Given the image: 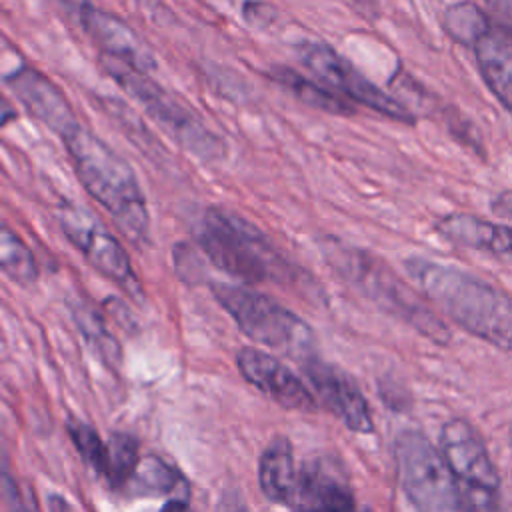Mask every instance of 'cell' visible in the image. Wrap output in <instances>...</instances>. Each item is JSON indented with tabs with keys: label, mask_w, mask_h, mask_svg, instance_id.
Wrapping results in <instances>:
<instances>
[{
	"label": "cell",
	"mask_w": 512,
	"mask_h": 512,
	"mask_svg": "<svg viewBox=\"0 0 512 512\" xmlns=\"http://www.w3.org/2000/svg\"><path fill=\"white\" fill-rule=\"evenodd\" d=\"M320 248L330 268L382 310L408 322L420 334L438 344H446L450 340L446 324L426 306L418 292H414L390 266H386V262L368 250L344 244L336 238H322Z\"/></svg>",
	"instance_id": "cell-3"
},
{
	"label": "cell",
	"mask_w": 512,
	"mask_h": 512,
	"mask_svg": "<svg viewBox=\"0 0 512 512\" xmlns=\"http://www.w3.org/2000/svg\"><path fill=\"white\" fill-rule=\"evenodd\" d=\"M436 232L460 248L486 252L512 264V226L482 220L472 214H448L436 222Z\"/></svg>",
	"instance_id": "cell-16"
},
{
	"label": "cell",
	"mask_w": 512,
	"mask_h": 512,
	"mask_svg": "<svg viewBox=\"0 0 512 512\" xmlns=\"http://www.w3.org/2000/svg\"><path fill=\"white\" fill-rule=\"evenodd\" d=\"M76 322L82 330V334L86 336V340L94 346V350L108 362L114 364L120 358V346L114 340V336L108 332L102 316L98 312H94L92 308H88L86 304L76 306Z\"/></svg>",
	"instance_id": "cell-22"
},
{
	"label": "cell",
	"mask_w": 512,
	"mask_h": 512,
	"mask_svg": "<svg viewBox=\"0 0 512 512\" xmlns=\"http://www.w3.org/2000/svg\"><path fill=\"white\" fill-rule=\"evenodd\" d=\"M68 432L70 438L74 442V446L78 448L80 456L100 474L106 472V444L100 440V436L96 434V430L84 422H68Z\"/></svg>",
	"instance_id": "cell-23"
},
{
	"label": "cell",
	"mask_w": 512,
	"mask_h": 512,
	"mask_svg": "<svg viewBox=\"0 0 512 512\" xmlns=\"http://www.w3.org/2000/svg\"><path fill=\"white\" fill-rule=\"evenodd\" d=\"M196 238L214 266L242 282L256 284L292 276L290 262L268 236L228 208H206L196 226Z\"/></svg>",
	"instance_id": "cell-4"
},
{
	"label": "cell",
	"mask_w": 512,
	"mask_h": 512,
	"mask_svg": "<svg viewBox=\"0 0 512 512\" xmlns=\"http://www.w3.org/2000/svg\"><path fill=\"white\" fill-rule=\"evenodd\" d=\"M298 58L324 86L348 102L352 100L392 120L414 124V114L406 104L378 88L332 46L324 42H302L298 46Z\"/></svg>",
	"instance_id": "cell-10"
},
{
	"label": "cell",
	"mask_w": 512,
	"mask_h": 512,
	"mask_svg": "<svg viewBox=\"0 0 512 512\" xmlns=\"http://www.w3.org/2000/svg\"><path fill=\"white\" fill-rule=\"evenodd\" d=\"M56 220L64 236L82 252L90 266L114 280L130 296H140V284L124 246L90 208L62 200L56 210Z\"/></svg>",
	"instance_id": "cell-9"
},
{
	"label": "cell",
	"mask_w": 512,
	"mask_h": 512,
	"mask_svg": "<svg viewBox=\"0 0 512 512\" xmlns=\"http://www.w3.org/2000/svg\"><path fill=\"white\" fill-rule=\"evenodd\" d=\"M106 476L112 486H122L138 468V440L130 434L116 432L106 444Z\"/></svg>",
	"instance_id": "cell-21"
},
{
	"label": "cell",
	"mask_w": 512,
	"mask_h": 512,
	"mask_svg": "<svg viewBox=\"0 0 512 512\" xmlns=\"http://www.w3.org/2000/svg\"><path fill=\"white\" fill-rule=\"evenodd\" d=\"M134 478L140 492H170L176 486V472L154 456L138 464Z\"/></svg>",
	"instance_id": "cell-24"
},
{
	"label": "cell",
	"mask_w": 512,
	"mask_h": 512,
	"mask_svg": "<svg viewBox=\"0 0 512 512\" xmlns=\"http://www.w3.org/2000/svg\"><path fill=\"white\" fill-rule=\"evenodd\" d=\"M62 142L86 192L112 216L132 244H146L150 212L132 166L82 124L64 134Z\"/></svg>",
	"instance_id": "cell-2"
},
{
	"label": "cell",
	"mask_w": 512,
	"mask_h": 512,
	"mask_svg": "<svg viewBox=\"0 0 512 512\" xmlns=\"http://www.w3.org/2000/svg\"><path fill=\"white\" fill-rule=\"evenodd\" d=\"M214 512H248V506L242 492L230 488L220 496Z\"/></svg>",
	"instance_id": "cell-25"
},
{
	"label": "cell",
	"mask_w": 512,
	"mask_h": 512,
	"mask_svg": "<svg viewBox=\"0 0 512 512\" xmlns=\"http://www.w3.org/2000/svg\"><path fill=\"white\" fill-rule=\"evenodd\" d=\"M492 208H494L496 214H502V216H510V218H512V190L502 192V194L494 200Z\"/></svg>",
	"instance_id": "cell-27"
},
{
	"label": "cell",
	"mask_w": 512,
	"mask_h": 512,
	"mask_svg": "<svg viewBox=\"0 0 512 512\" xmlns=\"http://www.w3.org/2000/svg\"><path fill=\"white\" fill-rule=\"evenodd\" d=\"M270 78L276 80L294 98H298L300 102H304L310 108H316V110H322V112H328V114H336V116L354 114V106H350V102L346 98H342L340 94H336L334 90H330L322 82L310 80V78L298 74L292 68L274 66L270 70Z\"/></svg>",
	"instance_id": "cell-18"
},
{
	"label": "cell",
	"mask_w": 512,
	"mask_h": 512,
	"mask_svg": "<svg viewBox=\"0 0 512 512\" xmlns=\"http://www.w3.org/2000/svg\"><path fill=\"white\" fill-rule=\"evenodd\" d=\"M410 278L420 290L466 332L512 352V298L454 266L420 256L406 260Z\"/></svg>",
	"instance_id": "cell-1"
},
{
	"label": "cell",
	"mask_w": 512,
	"mask_h": 512,
	"mask_svg": "<svg viewBox=\"0 0 512 512\" xmlns=\"http://www.w3.org/2000/svg\"><path fill=\"white\" fill-rule=\"evenodd\" d=\"M80 28L100 48L102 56L144 74L156 68V58L150 46L116 14L94 6L80 22Z\"/></svg>",
	"instance_id": "cell-14"
},
{
	"label": "cell",
	"mask_w": 512,
	"mask_h": 512,
	"mask_svg": "<svg viewBox=\"0 0 512 512\" xmlns=\"http://www.w3.org/2000/svg\"><path fill=\"white\" fill-rule=\"evenodd\" d=\"M54 4L66 12L68 18H72L78 26L84 20V16L94 8L90 0H54Z\"/></svg>",
	"instance_id": "cell-26"
},
{
	"label": "cell",
	"mask_w": 512,
	"mask_h": 512,
	"mask_svg": "<svg viewBox=\"0 0 512 512\" xmlns=\"http://www.w3.org/2000/svg\"><path fill=\"white\" fill-rule=\"evenodd\" d=\"M4 80L24 108L60 138L80 124L68 98L36 68L18 66Z\"/></svg>",
	"instance_id": "cell-12"
},
{
	"label": "cell",
	"mask_w": 512,
	"mask_h": 512,
	"mask_svg": "<svg viewBox=\"0 0 512 512\" xmlns=\"http://www.w3.org/2000/svg\"><path fill=\"white\" fill-rule=\"evenodd\" d=\"M160 512H190V506L186 500L182 498H174V500H168Z\"/></svg>",
	"instance_id": "cell-28"
},
{
	"label": "cell",
	"mask_w": 512,
	"mask_h": 512,
	"mask_svg": "<svg viewBox=\"0 0 512 512\" xmlns=\"http://www.w3.org/2000/svg\"><path fill=\"white\" fill-rule=\"evenodd\" d=\"M440 452L452 472L460 510L496 512L500 478L478 432L466 420H448L442 426Z\"/></svg>",
	"instance_id": "cell-7"
},
{
	"label": "cell",
	"mask_w": 512,
	"mask_h": 512,
	"mask_svg": "<svg viewBox=\"0 0 512 512\" xmlns=\"http://www.w3.org/2000/svg\"><path fill=\"white\" fill-rule=\"evenodd\" d=\"M212 292L238 328L254 342L302 362L312 358L314 332L278 300L246 286L230 284H212Z\"/></svg>",
	"instance_id": "cell-5"
},
{
	"label": "cell",
	"mask_w": 512,
	"mask_h": 512,
	"mask_svg": "<svg viewBox=\"0 0 512 512\" xmlns=\"http://www.w3.org/2000/svg\"><path fill=\"white\" fill-rule=\"evenodd\" d=\"M296 512H320V510H316V508H312V506H304V504H300Z\"/></svg>",
	"instance_id": "cell-29"
},
{
	"label": "cell",
	"mask_w": 512,
	"mask_h": 512,
	"mask_svg": "<svg viewBox=\"0 0 512 512\" xmlns=\"http://www.w3.org/2000/svg\"><path fill=\"white\" fill-rule=\"evenodd\" d=\"M236 360L240 374L276 404L300 412H314L318 408L314 394L278 358L256 348H242Z\"/></svg>",
	"instance_id": "cell-11"
},
{
	"label": "cell",
	"mask_w": 512,
	"mask_h": 512,
	"mask_svg": "<svg viewBox=\"0 0 512 512\" xmlns=\"http://www.w3.org/2000/svg\"><path fill=\"white\" fill-rule=\"evenodd\" d=\"M510 450H512V426H510Z\"/></svg>",
	"instance_id": "cell-30"
},
{
	"label": "cell",
	"mask_w": 512,
	"mask_h": 512,
	"mask_svg": "<svg viewBox=\"0 0 512 512\" xmlns=\"http://www.w3.org/2000/svg\"><path fill=\"white\" fill-rule=\"evenodd\" d=\"M304 372L320 402L332 414H336L350 430L358 434L372 432L374 424L368 404L358 386L346 374L316 358L304 362Z\"/></svg>",
	"instance_id": "cell-13"
},
{
	"label": "cell",
	"mask_w": 512,
	"mask_h": 512,
	"mask_svg": "<svg viewBox=\"0 0 512 512\" xmlns=\"http://www.w3.org/2000/svg\"><path fill=\"white\" fill-rule=\"evenodd\" d=\"M470 48L488 90L512 112V26L490 20Z\"/></svg>",
	"instance_id": "cell-15"
},
{
	"label": "cell",
	"mask_w": 512,
	"mask_h": 512,
	"mask_svg": "<svg viewBox=\"0 0 512 512\" xmlns=\"http://www.w3.org/2000/svg\"><path fill=\"white\" fill-rule=\"evenodd\" d=\"M108 74L136 98L144 110L190 154L202 162H220L226 156V142L204 124V120L188 108L178 96L164 90L148 74L126 64L102 56Z\"/></svg>",
	"instance_id": "cell-6"
},
{
	"label": "cell",
	"mask_w": 512,
	"mask_h": 512,
	"mask_svg": "<svg viewBox=\"0 0 512 512\" xmlns=\"http://www.w3.org/2000/svg\"><path fill=\"white\" fill-rule=\"evenodd\" d=\"M0 266L2 272L18 284H32L38 278V264L32 250L8 226L2 228L0 236Z\"/></svg>",
	"instance_id": "cell-19"
},
{
	"label": "cell",
	"mask_w": 512,
	"mask_h": 512,
	"mask_svg": "<svg viewBox=\"0 0 512 512\" xmlns=\"http://www.w3.org/2000/svg\"><path fill=\"white\" fill-rule=\"evenodd\" d=\"M260 488L270 502L292 504L300 496L302 474L296 468L292 446L286 438H276L260 456Z\"/></svg>",
	"instance_id": "cell-17"
},
{
	"label": "cell",
	"mask_w": 512,
	"mask_h": 512,
	"mask_svg": "<svg viewBox=\"0 0 512 512\" xmlns=\"http://www.w3.org/2000/svg\"><path fill=\"white\" fill-rule=\"evenodd\" d=\"M396 460L402 490L416 512H460L452 472L424 434L402 432L396 440Z\"/></svg>",
	"instance_id": "cell-8"
},
{
	"label": "cell",
	"mask_w": 512,
	"mask_h": 512,
	"mask_svg": "<svg viewBox=\"0 0 512 512\" xmlns=\"http://www.w3.org/2000/svg\"><path fill=\"white\" fill-rule=\"evenodd\" d=\"M490 20L492 18L480 6L466 0V2H456L444 10L442 26L454 42L470 48Z\"/></svg>",
	"instance_id": "cell-20"
}]
</instances>
